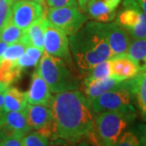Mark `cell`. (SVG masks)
I'll use <instances>...</instances> for the list:
<instances>
[{"mask_svg": "<svg viewBox=\"0 0 146 146\" xmlns=\"http://www.w3.org/2000/svg\"><path fill=\"white\" fill-rule=\"evenodd\" d=\"M50 108L55 128L51 141L62 139L71 144H76L93 135V110L80 89L55 94Z\"/></svg>", "mask_w": 146, "mask_h": 146, "instance_id": "1", "label": "cell"}, {"mask_svg": "<svg viewBox=\"0 0 146 146\" xmlns=\"http://www.w3.org/2000/svg\"><path fill=\"white\" fill-rule=\"evenodd\" d=\"M68 39L79 76L84 77L97 64L113 57L96 21L87 22Z\"/></svg>", "mask_w": 146, "mask_h": 146, "instance_id": "2", "label": "cell"}, {"mask_svg": "<svg viewBox=\"0 0 146 146\" xmlns=\"http://www.w3.org/2000/svg\"><path fill=\"white\" fill-rule=\"evenodd\" d=\"M46 82L51 93L78 90L80 88L79 77L73 73L63 59L44 52L36 69Z\"/></svg>", "mask_w": 146, "mask_h": 146, "instance_id": "3", "label": "cell"}, {"mask_svg": "<svg viewBox=\"0 0 146 146\" xmlns=\"http://www.w3.org/2000/svg\"><path fill=\"white\" fill-rule=\"evenodd\" d=\"M136 118V114L119 111H104L96 114L94 128L104 146H115L120 136L129 128Z\"/></svg>", "mask_w": 146, "mask_h": 146, "instance_id": "4", "label": "cell"}, {"mask_svg": "<svg viewBox=\"0 0 146 146\" xmlns=\"http://www.w3.org/2000/svg\"><path fill=\"white\" fill-rule=\"evenodd\" d=\"M132 101L130 90L126 84V80H123L114 89H110L95 98L91 103V108L94 114L104 111L136 114Z\"/></svg>", "mask_w": 146, "mask_h": 146, "instance_id": "5", "label": "cell"}, {"mask_svg": "<svg viewBox=\"0 0 146 146\" xmlns=\"http://www.w3.org/2000/svg\"><path fill=\"white\" fill-rule=\"evenodd\" d=\"M115 23L132 39H146V16L134 0H124Z\"/></svg>", "mask_w": 146, "mask_h": 146, "instance_id": "6", "label": "cell"}, {"mask_svg": "<svg viewBox=\"0 0 146 146\" xmlns=\"http://www.w3.org/2000/svg\"><path fill=\"white\" fill-rule=\"evenodd\" d=\"M46 18L52 25L62 29L67 35H72L87 23L88 16L78 6L49 7Z\"/></svg>", "mask_w": 146, "mask_h": 146, "instance_id": "7", "label": "cell"}, {"mask_svg": "<svg viewBox=\"0 0 146 146\" xmlns=\"http://www.w3.org/2000/svg\"><path fill=\"white\" fill-rule=\"evenodd\" d=\"M43 47L44 52L63 59L72 70L73 63L68 36L62 29L52 25L50 21L46 28Z\"/></svg>", "mask_w": 146, "mask_h": 146, "instance_id": "8", "label": "cell"}, {"mask_svg": "<svg viewBox=\"0 0 146 146\" xmlns=\"http://www.w3.org/2000/svg\"><path fill=\"white\" fill-rule=\"evenodd\" d=\"M45 16L42 0H14L11 6V21L22 30Z\"/></svg>", "mask_w": 146, "mask_h": 146, "instance_id": "9", "label": "cell"}, {"mask_svg": "<svg viewBox=\"0 0 146 146\" xmlns=\"http://www.w3.org/2000/svg\"><path fill=\"white\" fill-rule=\"evenodd\" d=\"M26 119L31 130L51 138L54 133L51 108L43 105L28 104L25 110Z\"/></svg>", "mask_w": 146, "mask_h": 146, "instance_id": "10", "label": "cell"}, {"mask_svg": "<svg viewBox=\"0 0 146 146\" xmlns=\"http://www.w3.org/2000/svg\"><path fill=\"white\" fill-rule=\"evenodd\" d=\"M98 27L108 44L113 57L126 54L131 40L127 33L122 27L115 22H98Z\"/></svg>", "mask_w": 146, "mask_h": 146, "instance_id": "11", "label": "cell"}, {"mask_svg": "<svg viewBox=\"0 0 146 146\" xmlns=\"http://www.w3.org/2000/svg\"><path fill=\"white\" fill-rule=\"evenodd\" d=\"M0 131L5 136H16L21 139L31 131L25 110L6 112L0 125Z\"/></svg>", "mask_w": 146, "mask_h": 146, "instance_id": "12", "label": "cell"}, {"mask_svg": "<svg viewBox=\"0 0 146 146\" xmlns=\"http://www.w3.org/2000/svg\"><path fill=\"white\" fill-rule=\"evenodd\" d=\"M26 94L29 104L51 106L54 96H52L46 82L36 70L32 75L31 84Z\"/></svg>", "mask_w": 146, "mask_h": 146, "instance_id": "13", "label": "cell"}, {"mask_svg": "<svg viewBox=\"0 0 146 146\" xmlns=\"http://www.w3.org/2000/svg\"><path fill=\"white\" fill-rule=\"evenodd\" d=\"M119 4L111 0H90L86 6L85 13L94 21L109 23L115 18Z\"/></svg>", "mask_w": 146, "mask_h": 146, "instance_id": "14", "label": "cell"}, {"mask_svg": "<svg viewBox=\"0 0 146 146\" xmlns=\"http://www.w3.org/2000/svg\"><path fill=\"white\" fill-rule=\"evenodd\" d=\"M121 82L122 80L115 78L111 76L106 78L90 81L83 80L82 83H80V90L84 94L85 98L88 99L91 105L95 98H97L100 95L104 94L110 89H114Z\"/></svg>", "mask_w": 146, "mask_h": 146, "instance_id": "15", "label": "cell"}, {"mask_svg": "<svg viewBox=\"0 0 146 146\" xmlns=\"http://www.w3.org/2000/svg\"><path fill=\"white\" fill-rule=\"evenodd\" d=\"M111 76L123 81L136 76L140 72L136 63L126 54L114 56L110 58Z\"/></svg>", "mask_w": 146, "mask_h": 146, "instance_id": "16", "label": "cell"}, {"mask_svg": "<svg viewBox=\"0 0 146 146\" xmlns=\"http://www.w3.org/2000/svg\"><path fill=\"white\" fill-rule=\"evenodd\" d=\"M132 99L135 101L143 119L146 117V71L140 72L136 76L126 80Z\"/></svg>", "mask_w": 146, "mask_h": 146, "instance_id": "17", "label": "cell"}, {"mask_svg": "<svg viewBox=\"0 0 146 146\" xmlns=\"http://www.w3.org/2000/svg\"><path fill=\"white\" fill-rule=\"evenodd\" d=\"M48 22L49 21L46 16L34 21L25 30V33L21 39V42H24L26 46L30 45L44 50V36Z\"/></svg>", "mask_w": 146, "mask_h": 146, "instance_id": "18", "label": "cell"}, {"mask_svg": "<svg viewBox=\"0 0 146 146\" xmlns=\"http://www.w3.org/2000/svg\"><path fill=\"white\" fill-rule=\"evenodd\" d=\"M5 112L23 111L28 105L26 93L16 87L8 86L3 94Z\"/></svg>", "mask_w": 146, "mask_h": 146, "instance_id": "19", "label": "cell"}, {"mask_svg": "<svg viewBox=\"0 0 146 146\" xmlns=\"http://www.w3.org/2000/svg\"><path fill=\"white\" fill-rule=\"evenodd\" d=\"M146 140V125L127 128L120 136L115 146H145Z\"/></svg>", "mask_w": 146, "mask_h": 146, "instance_id": "20", "label": "cell"}, {"mask_svg": "<svg viewBox=\"0 0 146 146\" xmlns=\"http://www.w3.org/2000/svg\"><path fill=\"white\" fill-rule=\"evenodd\" d=\"M126 55L136 63L140 72L146 71V39L131 41Z\"/></svg>", "mask_w": 146, "mask_h": 146, "instance_id": "21", "label": "cell"}, {"mask_svg": "<svg viewBox=\"0 0 146 146\" xmlns=\"http://www.w3.org/2000/svg\"><path fill=\"white\" fill-rule=\"evenodd\" d=\"M44 50H39L33 46H27L25 53L16 62V66L23 72L29 68L36 67L42 58Z\"/></svg>", "mask_w": 146, "mask_h": 146, "instance_id": "22", "label": "cell"}, {"mask_svg": "<svg viewBox=\"0 0 146 146\" xmlns=\"http://www.w3.org/2000/svg\"><path fill=\"white\" fill-rule=\"evenodd\" d=\"M21 71L16 63L6 60L0 61V82L7 86L17 81L21 76Z\"/></svg>", "mask_w": 146, "mask_h": 146, "instance_id": "23", "label": "cell"}, {"mask_svg": "<svg viewBox=\"0 0 146 146\" xmlns=\"http://www.w3.org/2000/svg\"><path fill=\"white\" fill-rule=\"evenodd\" d=\"M24 33L25 30H22L14 25L10 19L0 33V41L5 42L7 45L13 44L20 42Z\"/></svg>", "mask_w": 146, "mask_h": 146, "instance_id": "24", "label": "cell"}, {"mask_svg": "<svg viewBox=\"0 0 146 146\" xmlns=\"http://www.w3.org/2000/svg\"><path fill=\"white\" fill-rule=\"evenodd\" d=\"M110 76H111L110 63V59H108V60H106L97 64L94 68L89 70L83 77V80L90 81V80H94L106 78Z\"/></svg>", "mask_w": 146, "mask_h": 146, "instance_id": "25", "label": "cell"}, {"mask_svg": "<svg viewBox=\"0 0 146 146\" xmlns=\"http://www.w3.org/2000/svg\"><path fill=\"white\" fill-rule=\"evenodd\" d=\"M26 46V45L21 41L8 45L2 55L1 60H6L12 63H16L18 58L25 53Z\"/></svg>", "mask_w": 146, "mask_h": 146, "instance_id": "26", "label": "cell"}, {"mask_svg": "<svg viewBox=\"0 0 146 146\" xmlns=\"http://www.w3.org/2000/svg\"><path fill=\"white\" fill-rule=\"evenodd\" d=\"M49 137L37 131H29L22 138L23 146H50Z\"/></svg>", "mask_w": 146, "mask_h": 146, "instance_id": "27", "label": "cell"}, {"mask_svg": "<svg viewBox=\"0 0 146 146\" xmlns=\"http://www.w3.org/2000/svg\"><path fill=\"white\" fill-rule=\"evenodd\" d=\"M14 0H0V33L11 16V6Z\"/></svg>", "mask_w": 146, "mask_h": 146, "instance_id": "28", "label": "cell"}, {"mask_svg": "<svg viewBox=\"0 0 146 146\" xmlns=\"http://www.w3.org/2000/svg\"><path fill=\"white\" fill-rule=\"evenodd\" d=\"M46 3L49 7H53V8L78 6L77 0H46Z\"/></svg>", "mask_w": 146, "mask_h": 146, "instance_id": "29", "label": "cell"}, {"mask_svg": "<svg viewBox=\"0 0 146 146\" xmlns=\"http://www.w3.org/2000/svg\"><path fill=\"white\" fill-rule=\"evenodd\" d=\"M0 146H23L22 139L16 136H5Z\"/></svg>", "mask_w": 146, "mask_h": 146, "instance_id": "30", "label": "cell"}, {"mask_svg": "<svg viewBox=\"0 0 146 146\" xmlns=\"http://www.w3.org/2000/svg\"><path fill=\"white\" fill-rule=\"evenodd\" d=\"M5 90H0V125L2 124L3 119L6 114L4 110V101H3V94Z\"/></svg>", "mask_w": 146, "mask_h": 146, "instance_id": "31", "label": "cell"}, {"mask_svg": "<svg viewBox=\"0 0 146 146\" xmlns=\"http://www.w3.org/2000/svg\"><path fill=\"white\" fill-rule=\"evenodd\" d=\"M50 146H75V144H71L62 139H56L50 141Z\"/></svg>", "mask_w": 146, "mask_h": 146, "instance_id": "32", "label": "cell"}, {"mask_svg": "<svg viewBox=\"0 0 146 146\" xmlns=\"http://www.w3.org/2000/svg\"><path fill=\"white\" fill-rule=\"evenodd\" d=\"M134 1L146 16V0H134Z\"/></svg>", "mask_w": 146, "mask_h": 146, "instance_id": "33", "label": "cell"}, {"mask_svg": "<svg viewBox=\"0 0 146 146\" xmlns=\"http://www.w3.org/2000/svg\"><path fill=\"white\" fill-rule=\"evenodd\" d=\"M90 0H77V4H78L79 8L83 11L84 13H85V9H86V6L87 3H89Z\"/></svg>", "mask_w": 146, "mask_h": 146, "instance_id": "34", "label": "cell"}, {"mask_svg": "<svg viewBox=\"0 0 146 146\" xmlns=\"http://www.w3.org/2000/svg\"><path fill=\"white\" fill-rule=\"evenodd\" d=\"M7 46H8V45H7V43L0 41V60H1L2 55H3V52H4V50H5V49L7 48Z\"/></svg>", "mask_w": 146, "mask_h": 146, "instance_id": "35", "label": "cell"}, {"mask_svg": "<svg viewBox=\"0 0 146 146\" xmlns=\"http://www.w3.org/2000/svg\"><path fill=\"white\" fill-rule=\"evenodd\" d=\"M75 146H93V145H89V143H87V142H85V141H79L78 143L75 144Z\"/></svg>", "mask_w": 146, "mask_h": 146, "instance_id": "36", "label": "cell"}, {"mask_svg": "<svg viewBox=\"0 0 146 146\" xmlns=\"http://www.w3.org/2000/svg\"><path fill=\"white\" fill-rule=\"evenodd\" d=\"M7 87L8 86H7V85H5V84H2L0 82V90H5Z\"/></svg>", "mask_w": 146, "mask_h": 146, "instance_id": "37", "label": "cell"}, {"mask_svg": "<svg viewBox=\"0 0 146 146\" xmlns=\"http://www.w3.org/2000/svg\"><path fill=\"white\" fill-rule=\"evenodd\" d=\"M5 137V136H4V134L0 131V145H1V143H2V141H3V138Z\"/></svg>", "mask_w": 146, "mask_h": 146, "instance_id": "38", "label": "cell"}, {"mask_svg": "<svg viewBox=\"0 0 146 146\" xmlns=\"http://www.w3.org/2000/svg\"><path fill=\"white\" fill-rule=\"evenodd\" d=\"M111 1H114V2H116V3H120V2H121L122 0H111Z\"/></svg>", "mask_w": 146, "mask_h": 146, "instance_id": "39", "label": "cell"}, {"mask_svg": "<svg viewBox=\"0 0 146 146\" xmlns=\"http://www.w3.org/2000/svg\"><path fill=\"white\" fill-rule=\"evenodd\" d=\"M143 119L145 120V122H146V117H145V119Z\"/></svg>", "mask_w": 146, "mask_h": 146, "instance_id": "40", "label": "cell"}, {"mask_svg": "<svg viewBox=\"0 0 146 146\" xmlns=\"http://www.w3.org/2000/svg\"><path fill=\"white\" fill-rule=\"evenodd\" d=\"M145 146H146V140H145Z\"/></svg>", "mask_w": 146, "mask_h": 146, "instance_id": "41", "label": "cell"}]
</instances>
